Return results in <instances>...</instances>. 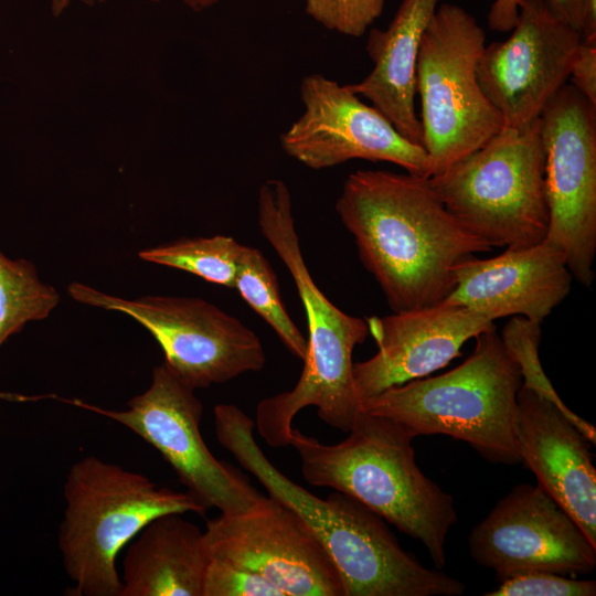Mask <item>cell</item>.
<instances>
[{"label": "cell", "instance_id": "4fadbf2b", "mask_svg": "<svg viewBox=\"0 0 596 596\" xmlns=\"http://www.w3.org/2000/svg\"><path fill=\"white\" fill-rule=\"evenodd\" d=\"M302 114L281 134L280 146L304 166L321 170L352 159L386 161L429 178L425 149L403 137L347 84L310 74L300 84Z\"/></svg>", "mask_w": 596, "mask_h": 596}, {"label": "cell", "instance_id": "7a4b0ae2", "mask_svg": "<svg viewBox=\"0 0 596 596\" xmlns=\"http://www.w3.org/2000/svg\"><path fill=\"white\" fill-rule=\"evenodd\" d=\"M222 447L266 489L291 508L320 540L343 581L345 596H451L456 578L422 565L407 553L383 519L354 498L334 490L321 499L279 471L254 437L255 424L240 407H214Z\"/></svg>", "mask_w": 596, "mask_h": 596}, {"label": "cell", "instance_id": "30bf717a", "mask_svg": "<svg viewBox=\"0 0 596 596\" xmlns=\"http://www.w3.org/2000/svg\"><path fill=\"white\" fill-rule=\"evenodd\" d=\"M67 289L78 302L119 311L137 320L161 347L163 362L193 390L225 383L265 366L266 355L257 334L204 299L175 296L125 299L78 281Z\"/></svg>", "mask_w": 596, "mask_h": 596}, {"label": "cell", "instance_id": "7c38bea8", "mask_svg": "<svg viewBox=\"0 0 596 596\" xmlns=\"http://www.w3.org/2000/svg\"><path fill=\"white\" fill-rule=\"evenodd\" d=\"M203 541L206 556L258 573L285 596H345L320 540L300 515L272 497L246 511L207 520Z\"/></svg>", "mask_w": 596, "mask_h": 596}, {"label": "cell", "instance_id": "4dcf8cb0", "mask_svg": "<svg viewBox=\"0 0 596 596\" xmlns=\"http://www.w3.org/2000/svg\"><path fill=\"white\" fill-rule=\"evenodd\" d=\"M87 3H93L95 0H83ZM70 0H51L52 11L55 15L61 14L68 6Z\"/></svg>", "mask_w": 596, "mask_h": 596}, {"label": "cell", "instance_id": "cb8c5ba5", "mask_svg": "<svg viewBox=\"0 0 596 596\" xmlns=\"http://www.w3.org/2000/svg\"><path fill=\"white\" fill-rule=\"evenodd\" d=\"M540 324L524 317H512L500 336L502 343L520 368L523 380L522 385L554 403L583 436L595 445V426L576 415L565 405L542 369L539 358Z\"/></svg>", "mask_w": 596, "mask_h": 596}, {"label": "cell", "instance_id": "f546056e", "mask_svg": "<svg viewBox=\"0 0 596 596\" xmlns=\"http://www.w3.org/2000/svg\"><path fill=\"white\" fill-rule=\"evenodd\" d=\"M519 0H496L489 13V25L497 31H509L518 18Z\"/></svg>", "mask_w": 596, "mask_h": 596}, {"label": "cell", "instance_id": "603a6c76", "mask_svg": "<svg viewBox=\"0 0 596 596\" xmlns=\"http://www.w3.org/2000/svg\"><path fill=\"white\" fill-rule=\"evenodd\" d=\"M243 245L231 236L179 238L138 253L146 262L181 269L206 281L234 288Z\"/></svg>", "mask_w": 596, "mask_h": 596}, {"label": "cell", "instance_id": "5b68a950", "mask_svg": "<svg viewBox=\"0 0 596 596\" xmlns=\"http://www.w3.org/2000/svg\"><path fill=\"white\" fill-rule=\"evenodd\" d=\"M455 369L391 386L362 402V411L390 418L414 437L446 435L470 445L485 460L519 464L514 439L522 376L496 327L480 333Z\"/></svg>", "mask_w": 596, "mask_h": 596}, {"label": "cell", "instance_id": "83f0119b", "mask_svg": "<svg viewBox=\"0 0 596 596\" xmlns=\"http://www.w3.org/2000/svg\"><path fill=\"white\" fill-rule=\"evenodd\" d=\"M570 78L572 85L596 105V38L582 39L576 51Z\"/></svg>", "mask_w": 596, "mask_h": 596}, {"label": "cell", "instance_id": "f1b7e54d", "mask_svg": "<svg viewBox=\"0 0 596 596\" xmlns=\"http://www.w3.org/2000/svg\"><path fill=\"white\" fill-rule=\"evenodd\" d=\"M545 2L556 18L582 33L585 0H545Z\"/></svg>", "mask_w": 596, "mask_h": 596}, {"label": "cell", "instance_id": "9c48e42d", "mask_svg": "<svg viewBox=\"0 0 596 596\" xmlns=\"http://www.w3.org/2000/svg\"><path fill=\"white\" fill-rule=\"evenodd\" d=\"M164 363L152 370L149 387L134 396L127 408L106 409L78 398L56 397L113 419L156 448L179 481L206 510L224 514L246 511L265 500L249 479L231 464L213 456L202 437V402Z\"/></svg>", "mask_w": 596, "mask_h": 596}, {"label": "cell", "instance_id": "6da1fadb", "mask_svg": "<svg viewBox=\"0 0 596 596\" xmlns=\"http://www.w3.org/2000/svg\"><path fill=\"white\" fill-rule=\"evenodd\" d=\"M336 211L393 312L441 302L454 266L492 248L455 219L424 175L354 171Z\"/></svg>", "mask_w": 596, "mask_h": 596}, {"label": "cell", "instance_id": "d6986e66", "mask_svg": "<svg viewBox=\"0 0 596 596\" xmlns=\"http://www.w3.org/2000/svg\"><path fill=\"white\" fill-rule=\"evenodd\" d=\"M438 0H403L384 30L372 29L366 52L372 71L359 83L347 84L371 102L395 129L422 146V126L415 113L416 66L423 34ZM423 147V146H422Z\"/></svg>", "mask_w": 596, "mask_h": 596}, {"label": "cell", "instance_id": "e0dca14e", "mask_svg": "<svg viewBox=\"0 0 596 596\" xmlns=\"http://www.w3.org/2000/svg\"><path fill=\"white\" fill-rule=\"evenodd\" d=\"M451 278L443 301L491 321L519 316L541 323L567 297L573 276L563 253L543 241L491 258L469 256L454 266Z\"/></svg>", "mask_w": 596, "mask_h": 596}, {"label": "cell", "instance_id": "3957f363", "mask_svg": "<svg viewBox=\"0 0 596 596\" xmlns=\"http://www.w3.org/2000/svg\"><path fill=\"white\" fill-rule=\"evenodd\" d=\"M258 226L294 279L306 311L308 347L298 382L291 390L258 403L255 427L267 445L288 446L295 416L315 406L327 425L349 433L362 412L352 354L369 334L368 322L339 309L313 281L302 257L291 196L284 181L268 179L262 183Z\"/></svg>", "mask_w": 596, "mask_h": 596}, {"label": "cell", "instance_id": "ac0fdd59", "mask_svg": "<svg viewBox=\"0 0 596 596\" xmlns=\"http://www.w3.org/2000/svg\"><path fill=\"white\" fill-rule=\"evenodd\" d=\"M514 439L520 460L596 545V469L589 441L551 401L521 385Z\"/></svg>", "mask_w": 596, "mask_h": 596}, {"label": "cell", "instance_id": "d4e9b609", "mask_svg": "<svg viewBox=\"0 0 596 596\" xmlns=\"http://www.w3.org/2000/svg\"><path fill=\"white\" fill-rule=\"evenodd\" d=\"M384 0H305L309 17L323 28L348 36H361L382 14Z\"/></svg>", "mask_w": 596, "mask_h": 596}, {"label": "cell", "instance_id": "9a60e30c", "mask_svg": "<svg viewBox=\"0 0 596 596\" xmlns=\"http://www.w3.org/2000/svg\"><path fill=\"white\" fill-rule=\"evenodd\" d=\"M582 42L581 33L561 21L545 0H519L512 34L486 45L477 78L503 127L520 128L538 119L567 83Z\"/></svg>", "mask_w": 596, "mask_h": 596}, {"label": "cell", "instance_id": "8992f818", "mask_svg": "<svg viewBox=\"0 0 596 596\" xmlns=\"http://www.w3.org/2000/svg\"><path fill=\"white\" fill-rule=\"evenodd\" d=\"M63 497L58 549L77 596H120L116 558L148 523L168 513L207 511L187 491L95 456L71 467Z\"/></svg>", "mask_w": 596, "mask_h": 596}, {"label": "cell", "instance_id": "2e32d148", "mask_svg": "<svg viewBox=\"0 0 596 596\" xmlns=\"http://www.w3.org/2000/svg\"><path fill=\"white\" fill-rule=\"evenodd\" d=\"M365 320L377 351L372 358L353 363L354 383L362 402L445 368L460 356L468 340L494 328L488 318L445 301Z\"/></svg>", "mask_w": 596, "mask_h": 596}, {"label": "cell", "instance_id": "1f68e13d", "mask_svg": "<svg viewBox=\"0 0 596 596\" xmlns=\"http://www.w3.org/2000/svg\"><path fill=\"white\" fill-rule=\"evenodd\" d=\"M191 8L202 10L216 3L219 0H184Z\"/></svg>", "mask_w": 596, "mask_h": 596}, {"label": "cell", "instance_id": "52a82bcc", "mask_svg": "<svg viewBox=\"0 0 596 596\" xmlns=\"http://www.w3.org/2000/svg\"><path fill=\"white\" fill-rule=\"evenodd\" d=\"M545 151L540 117L503 127L429 183L446 209L489 246L522 248L543 242L549 228Z\"/></svg>", "mask_w": 596, "mask_h": 596}, {"label": "cell", "instance_id": "44dd1931", "mask_svg": "<svg viewBox=\"0 0 596 596\" xmlns=\"http://www.w3.org/2000/svg\"><path fill=\"white\" fill-rule=\"evenodd\" d=\"M234 288L275 331L286 349L304 361L308 347L307 339L286 311L276 274L259 249L243 245Z\"/></svg>", "mask_w": 596, "mask_h": 596}, {"label": "cell", "instance_id": "484cf974", "mask_svg": "<svg viewBox=\"0 0 596 596\" xmlns=\"http://www.w3.org/2000/svg\"><path fill=\"white\" fill-rule=\"evenodd\" d=\"M202 596H285L256 572L238 564L206 556Z\"/></svg>", "mask_w": 596, "mask_h": 596}, {"label": "cell", "instance_id": "8fae6325", "mask_svg": "<svg viewBox=\"0 0 596 596\" xmlns=\"http://www.w3.org/2000/svg\"><path fill=\"white\" fill-rule=\"evenodd\" d=\"M549 228L575 280L590 288L596 253V105L565 84L540 115Z\"/></svg>", "mask_w": 596, "mask_h": 596}, {"label": "cell", "instance_id": "ba28073f", "mask_svg": "<svg viewBox=\"0 0 596 596\" xmlns=\"http://www.w3.org/2000/svg\"><path fill=\"white\" fill-rule=\"evenodd\" d=\"M486 33L459 6L437 7L422 38L416 66L422 146L429 177L482 146L503 128L477 78Z\"/></svg>", "mask_w": 596, "mask_h": 596}, {"label": "cell", "instance_id": "277c9868", "mask_svg": "<svg viewBox=\"0 0 596 596\" xmlns=\"http://www.w3.org/2000/svg\"><path fill=\"white\" fill-rule=\"evenodd\" d=\"M415 437L390 418L362 411L347 438L327 445L292 428L289 445L304 479L343 492L418 540L437 568L446 564V539L458 520L454 498L417 466Z\"/></svg>", "mask_w": 596, "mask_h": 596}, {"label": "cell", "instance_id": "7402d4cb", "mask_svg": "<svg viewBox=\"0 0 596 596\" xmlns=\"http://www.w3.org/2000/svg\"><path fill=\"white\" fill-rule=\"evenodd\" d=\"M58 301L56 289L39 278L32 263L0 252V345L28 322L49 317Z\"/></svg>", "mask_w": 596, "mask_h": 596}, {"label": "cell", "instance_id": "ffe728a7", "mask_svg": "<svg viewBox=\"0 0 596 596\" xmlns=\"http://www.w3.org/2000/svg\"><path fill=\"white\" fill-rule=\"evenodd\" d=\"M203 531L181 513L160 515L129 543L120 596H202Z\"/></svg>", "mask_w": 596, "mask_h": 596}, {"label": "cell", "instance_id": "4316f807", "mask_svg": "<svg viewBox=\"0 0 596 596\" xmlns=\"http://www.w3.org/2000/svg\"><path fill=\"white\" fill-rule=\"evenodd\" d=\"M486 596H594L596 582L551 572H528L501 581Z\"/></svg>", "mask_w": 596, "mask_h": 596}, {"label": "cell", "instance_id": "5bb4252c", "mask_svg": "<svg viewBox=\"0 0 596 596\" xmlns=\"http://www.w3.org/2000/svg\"><path fill=\"white\" fill-rule=\"evenodd\" d=\"M471 557L499 581L528 573L587 575L594 545L574 519L538 483H519L468 536Z\"/></svg>", "mask_w": 596, "mask_h": 596}]
</instances>
